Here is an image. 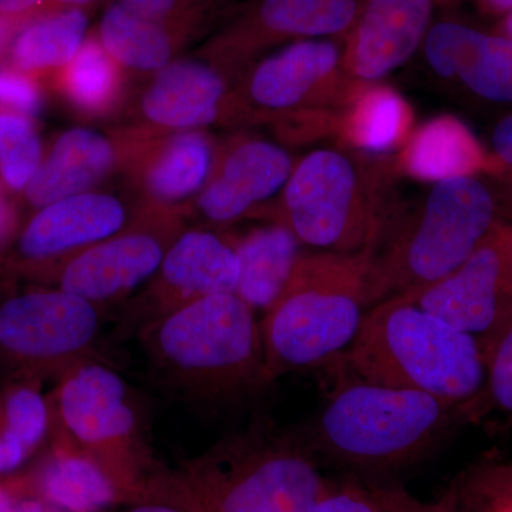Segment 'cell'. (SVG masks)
I'll return each mask as SVG.
<instances>
[{"instance_id": "cell-17", "label": "cell", "mask_w": 512, "mask_h": 512, "mask_svg": "<svg viewBox=\"0 0 512 512\" xmlns=\"http://www.w3.org/2000/svg\"><path fill=\"white\" fill-rule=\"evenodd\" d=\"M359 0H259L224 37L222 46L251 49L282 40L345 35L355 23Z\"/></svg>"}, {"instance_id": "cell-43", "label": "cell", "mask_w": 512, "mask_h": 512, "mask_svg": "<svg viewBox=\"0 0 512 512\" xmlns=\"http://www.w3.org/2000/svg\"><path fill=\"white\" fill-rule=\"evenodd\" d=\"M25 23L28 22H20L0 13V57L10 50L13 40Z\"/></svg>"}, {"instance_id": "cell-16", "label": "cell", "mask_w": 512, "mask_h": 512, "mask_svg": "<svg viewBox=\"0 0 512 512\" xmlns=\"http://www.w3.org/2000/svg\"><path fill=\"white\" fill-rule=\"evenodd\" d=\"M293 170L284 148L264 140L238 144L222 160L198 198L205 218L218 224L238 220L258 202L285 187Z\"/></svg>"}, {"instance_id": "cell-47", "label": "cell", "mask_w": 512, "mask_h": 512, "mask_svg": "<svg viewBox=\"0 0 512 512\" xmlns=\"http://www.w3.org/2000/svg\"><path fill=\"white\" fill-rule=\"evenodd\" d=\"M13 504H15V501H13L12 495H10L9 491L0 488V512L8 511Z\"/></svg>"}, {"instance_id": "cell-8", "label": "cell", "mask_w": 512, "mask_h": 512, "mask_svg": "<svg viewBox=\"0 0 512 512\" xmlns=\"http://www.w3.org/2000/svg\"><path fill=\"white\" fill-rule=\"evenodd\" d=\"M284 204L282 224L319 252L375 251L384 229L365 170L342 151L322 148L302 158L285 185Z\"/></svg>"}, {"instance_id": "cell-27", "label": "cell", "mask_w": 512, "mask_h": 512, "mask_svg": "<svg viewBox=\"0 0 512 512\" xmlns=\"http://www.w3.org/2000/svg\"><path fill=\"white\" fill-rule=\"evenodd\" d=\"M412 121L409 104L390 87H372L353 101L346 137L367 153H386L399 146Z\"/></svg>"}, {"instance_id": "cell-26", "label": "cell", "mask_w": 512, "mask_h": 512, "mask_svg": "<svg viewBox=\"0 0 512 512\" xmlns=\"http://www.w3.org/2000/svg\"><path fill=\"white\" fill-rule=\"evenodd\" d=\"M211 146L198 131L171 138L147 171V190L160 202H178L200 190L211 170Z\"/></svg>"}, {"instance_id": "cell-40", "label": "cell", "mask_w": 512, "mask_h": 512, "mask_svg": "<svg viewBox=\"0 0 512 512\" xmlns=\"http://www.w3.org/2000/svg\"><path fill=\"white\" fill-rule=\"evenodd\" d=\"M18 227V215L15 208L0 198V249L8 244L10 238L15 234Z\"/></svg>"}, {"instance_id": "cell-37", "label": "cell", "mask_w": 512, "mask_h": 512, "mask_svg": "<svg viewBox=\"0 0 512 512\" xmlns=\"http://www.w3.org/2000/svg\"><path fill=\"white\" fill-rule=\"evenodd\" d=\"M491 154L498 163L497 177L512 190V114L498 121L491 137ZM512 212V195L504 202L501 214Z\"/></svg>"}, {"instance_id": "cell-15", "label": "cell", "mask_w": 512, "mask_h": 512, "mask_svg": "<svg viewBox=\"0 0 512 512\" xmlns=\"http://www.w3.org/2000/svg\"><path fill=\"white\" fill-rule=\"evenodd\" d=\"M126 210L106 194L73 195L40 208L20 234L18 254L29 264L64 261L83 249L117 234Z\"/></svg>"}, {"instance_id": "cell-31", "label": "cell", "mask_w": 512, "mask_h": 512, "mask_svg": "<svg viewBox=\"0 0 512 512\" xmlns=\"http://www.w3.org/2000/svg\"><path fill=\"white\" fill-rule=\"evenodd\" d=\"M50 421V406L33 384L13 387L0 407V429L15 436L29 453L45 439Z\"/></svg>"}, {"instance_id": "cell-18", "label": "cell", "mask_w": 512, "mask_h": 512, "mask_svg": "<svg viewBox=\"0 0 512 512\" xmlns=\"http://www.w3.org/2000/svg\"><path fill=\"white\" fill-rule=\"evenodd\" d=\"M343 52L328 39L298 40L266 57L249 79L252 101L265 110L295 109L338 76Z\"/></svg>"}, {"instance_id": "cell-14", "label": "cell", "mask_w": 512, "mask_h": 512, "mask_svg": "<svg viewBox=\"0 0 512 512\" xmlns=\"http://www.w3.org/2000/svg\"><path fill=\"white\" fill-rule=\"evenodd\" d=\"M424 55L440 77L477 99L512 104V40L458 20L431 26Z\"/></svg>"}, {"instance_id": "cell-39", "label": "cell", "mask_w": 512, "mask_h": 512, "mask_svg": "<svg viewBox=\"0 0 512 512\" xmlns=\"http://www.w3.org/2000/svg\"><path fill=\"white\" fill-rule=\"evenodd\" d=\"M43 6L52 8L50 0H0V13L20 22H29L46 13L43 12Z\"/></svg>"}, {"instance_id": "cell-36", "label": "cell", "mask_w": 512, "mask_h": 512, "mask_svg": "<svg viewBox=\"0 0 512 512\" xmlns=\"http://www.w3.org/2000/svg\"><path fill=\"white\" fill-rule=\"evenodd\" d=\"M375 491L384 512H456L447 491L434 503L417 500L400 487L375 488Z\"/></svg>"}, {"instance_id": "cell-41", "label": "cell", "mask_w": 512, "mask_h": 512, "mask_svg": "<svg viewBox=\"0 0 512 512\" xmlns=\"http://www.w3.org/2000/svg\"><path fill=\"white\" fill-rule=\"evenodd\" d=\"M481 15L501 20L512 13V0H468Z\"/></svg>"}, {"instance_id": "cell-29", "label": "cell", "mask_w": 512, "mask_h": 512, "mask_svg": "<svg viewBox=\"0 0 512 512\" xmlns=\"http://www.w3.org/2000/svg\"><path fill=\"white\" fill-rule=\"evenodd\" d=\"M64 90L87 113H100L111 106L119 90V72L117 63L99 39H86L79 53L67 64Z\"/></svg>"}, {"instance_id": "cell-6", "label": "cell", "mask_w": 512, "mask_h": 512, "mask_svg": "<svg viewBox=\"0 0 512 512\" xmlns=\"http://www.w3.org/2000/svg\"><path fill=\"white\" fill-rule=\"evenodd\" d=\"M501 218L497 192L480 177L434 183L412 220L373 262L372 303L424 288L456 271Z\"/></svg>"}, {"instance_id": "cell-24", "label": "cell", "mask_w": 512, "mask_h": 512, "mask_svg": "<svg viewBox=\"0 0 512 512\" xmlns=\"http://www.w3.org/2000/svg\"><path fill=\"white\" fill-rule=\"evenodd\" d=\"M89 18L83 9L49 10L22 26L10 46L13 66L33 74L72 62L86 42Z\"/></svg>"}, {"instance_id": "cell-46", "label": "cell", "mask_w": 512, "mask_h": 512, "mask_svg": "<svg viewBox=\"0 0 512 512\" xmlns=\"http://www.w3.org/2000/svg\"><path fill=\"white\" fill-rule=\"evenodd\" d=\"M494 30L495 32L500 33V35L508 37V39L512 40V13L511 15L505 16V18L498 20Z\"/></svg>"}, {"instance_id": "cell-11", "label": "cell", "mask_w": 512, "mask_h": 512, "mask_svg": "<svg viewBox=\"0 0 512 512\" xmlns=\"http://www.w3.org/2000/svg\"><path fill=\"white\" fill-rule=\"evenodd\" d=\"M153 284L131 302L119 332H136L185 305L221 293H235L239 266L231 242L208 231H190L174 239Z\"/></svg>"}, {"instance_id": "cell-23", "label": "cell", "mask_w": 512, "mask_h": 512, "mask_svg": "<svg viewBox=\"0 0 512 512\" xmlns=\"http://www.w3.org/2000/svg\"><path fill=\"white\" fill-rule=\"evenodd\" d=\"M39 477L43 497L66 512H104L127 504L117 484L92 457L57 439Z\"/></svg>"}, {"instance_id": "cell-28", "label": "cell", "mask_w": 512, "mask_h": 512, "mask_svg": "<svg viewBox=\"0 0 512 512\" xmlns=\"http://www.w3.org/2000/svg\"><path fill=\"white\" fill-rule=\"evenodd\" d=\"M456 512H512V461L501 454L478 458L447 490Z\"/></svg>"}, {"instance_id": "cell-35", "label": "cell", "mask_w": 512, "mask_h": 512, "mask_svg": "<svg viewBox=\"0 0 512 512\" xmlns=\"http://www.w3.org/2000/svg\"><path fill=\"white\" fill-rule=\"evenodd\" d=\"M195 2L197 0H117L133 15L180 30L190 23Z\"/></svg>"}, {"instance_id": "cell-32", "label": "cell", "mask_w": 512, "mask_h": 512, "mask_svg": "<svg viewBox=\"0 0 512 512\" xmlns=\"http://www.w3.org/2000/svg\"><path fill=\"white\" fill-rule=\"evenodd\" d=\"M487 379L481 402L512 420V318L483 346Z\"/></svg>"}, {"instance_id": "cell-38", "label": "cell", "mask_w": 512, "mask_h": 512, "mask_svg": "<svg viewBox=\"0 0 512 512\" xmlns=\"http://www.w3.org/2000/svg\"><path fill=\"white\" fill-rule=\"evenodd\" d=\"M29 450L15 436L0 429V474L16 470L29 457Z\"/></svg>"}, {"instance_id": "cell-45", "label": "cell", "mask_w": 512, "mask_h": 512, "mask_svg": "<svg viewBox=\"0 0 512 512\" xmlns=\"http://www.w3.org/2000/svg\"><path fill=\"white\" fill-rule=\"evenodd\" d=\"M94 2H96V0H50V5H52V8L56 6V9H83L86 8V6L92 5Z\"/></svg>"}, {"instance_id": "cell-4", "label": "cell", "mask_w": 512, "mask_h": 512, "mask_svg": "<svg viewBox=\"0 0 512 512\" xmlns=\"http://www.w3.org/2000/svg\"><path fill=\"white\" fill-rule=\"evenodd\" d=\"M375 251L302 255L261 323L268 383L332 362L346 352L373 305Z\"/></svg>"}, {"instance_id": "cell-19", "label": "cell", "mask_w": 512, "mask_h": 512, "mask_svg": "<svg viewBox=\"0 0 512 512\" xmlns=\"http://www.w3.org/2000/svg\"><path fill=\"white\" fill-rule=\"evenodd\" d=\"M225 92L224 79L214 67L198 60H175L158 70L141 109L156 126L194 130L217 120Z\"/></svg>"}, {"instance_id": "cell-20", "label": "cell", "mask_w": 512, "mask_h": 512, "mask_svg": "<svg viewBox=\"0 0 512 512\" xmlns=\"http://www.w3.org/2000/svg\"><path fill=\"white\" fill-rule=\"evenodd\" d=\"M116 151L106 137L87 128H72L57 138L25 190L33 207L84 194L106 177Z\"/></svg>"}, {"instance_id": "cell-10", "label": "cell", "mask_w": 512, "mask_h": 512, "mask_svg": "<svg viewBox=\"0 0 512 512\" xmlns=\"http://www.w3.org/2000/svg\"><path fill=\"white\" fill-rule=\"evenodd\" d=\"M400 295L484 346L512 318L511 266L491 229L456 271Z\"/></svg>"}, {"instance_id": "cell-5", "label": "cell", "mask_w": 512, "mask_h": 512, "mask_svg": "<svg viewBox=\"0 0 512 512\" xmlns=\"http://www.w3.org/2000/svg\"><path fill=\"white\" fill-rule=\"evenodd\" d=\"M456 410L430 394L355 375L330 394L306 443L343 466L389 471L430 453Z\"/></svg>"}, {"instance_id": "cell-22", "label": "cell", "mask_w": 512, "mask_h": 512, "mask_svg": "<svg viewBox=\"0 0 512 512\" xmlns=\"http://www.w3.org/2000/svg\"><path fill=\"white\" fill-rule=\"evenodd\" d=\"M299 241L285 224L248 232L232 244L237 254V295L254 311H268L291 281L301 259Z\"/></svg>"}, {"instance_id": "cell-1", "label": "cell", "mask_w": 512, "mask_h": 512, "mask_svg": "<svg viewBox=\"0 0 512 512\" xmlns=\"http://www.w3.org/2000/svg\"><path fill=\"white\" fill-rule=\"evenodd\" d=\"M302 437L268 427L229 434L174 470H156L140 498L185 512H301L335 487Z\"/></svg>"}, {"instance_id": "cell-12", "label": "cell", "mask_w": 512, "mask_h": 512, "mask_svg": "<svg viewBox=\"0 0 512 512\" xmlns=\"http://www.w3.org/2000/svg\"><path fill=\"white\" fill-rule=\"evenodd\" d=\"M171 225L117 232L77 252L59 269V288L101 306L123 301L160 269L174 242Z\"/></svg>"}, {"instance_id": "cell-7", "label": "cell", "mask_w": 512, "mask_h": 512, "mask_svg": "<svg viewBox=\"0 0 512 512\" xmlns=\"http://www.w3.org/2000/svg\"><path fill=\"white\" fill-rule=\"evenodd\" d=\"M50 416L62 439L92 457L126 498H140L154 473L144 439L143 419L133 390L110 366L94 357L60 375Z\"/></svg>"}, {"instance_id": "cell-44", "label": "cell", "mask_w": 512, "mask_h": 512, "mask_svg": "<svg viewBox=\"0 0 512 512\" xmlns=\"http://www.w3.org/2000/svg\"><path fill=\"white\" fill-rule=\"evenodd\" d=\"M493 232L503 248L505 256H507L508 264L511 266L512 271V224L505 221H498L494 225Z\"/></svg>"}, {"instance_id": "cell-42", "label": "cell", "mask_w": 512, "mask_h": 512, "mask_svg": "<svg viewBox=\"0 0 512 512\" xmlns=\"http://www.w3.org/2000/svg\"><path fill=\"white\" fill-rule=\"evenodd\" d=\"M116 512H185L181 508L175 507L165 501L154 500V498H143V500L133 501V503L124 504L123 510Z\"/></svg>"}, {"instance_id": "cell-33", "label": "cell", "mask_w": 512, "mask_h": 512, "mask_svg": "<svg viewBox=\"0 0 512 512\" xmlns=\"http://www.w3.org/2000/svg\"><path fill=\"white\" fill-rule=\"evenodd\" d=\"M42 109V90L32 74L16 67H0V111L33 117Z\"/></svg>"}, {"instance_id": "cell-2", "label": "cell", "mask_w": 512, "mask_h": 512, "mask_svg": "<svg viewBox=\"0 0 512 512\" xmlns=\"http://www.w3.org/2000/svg\"><path fill=\"white\" fill-rule=\"evenodd\" d=\"M137 336L154 373L187 399H235L269 384L261 323L237 293L198 299Z\"/></svg>"}, {"instance_id": "cell-25", "label": "cell", "mask_w": 512, "mask_h": 512, "mask_svg": "<svg viewBox=\"0 0 512 512\" xmlns=\"http://www.w3.org/2000/svg\"><path fill=\"white\" fill-rule=\"evenodd\" d=\"M181 32L133 15L116 2L101 18L99 40L117 64L141 72H158L170 63Z\"/></svg>"}, {"instance_id": "cell-3", "label": "cell", "mask_w": 512, "mask_h": 512, "mask_svg": "<svg viewBox=\"0 0 512 512\" xmlns=\"http://www.w3.org/2000/svg\"><path fill=\"white\" fill-rule=\"evenodd\" d=\"M346 353L360 379L430 394L457 409L476 407L484 392L481 343L403 295L367 311Z\"/></svg>"}, {"instance_id": "cell-21", "label": "cell", "mask_w": 512, "mask_h": 512, "mask_svg": "<svg viewBox=\"0 0 512 512\" xmlns=\"http://www.w3.org/2000/svg\"><path fill=\"white\" fill-rule=\"evenodd\" d=\"M403 165L412 177L433 183L498 173L491 151L454 116L437 117L419 128L404 150Z\"/></svg>"}, {"instance_id": "cell-34", "label": "cell", "mask_w": 512, "mask_h": 512, "mask_svg": "<svg viewBox=\"0 0 512 512\" xmlns=\"http://www.w3.org/2000/svg\"><path fill=\"white\" fill-rule=\"evenodd\" d=\"M301 512H384V508L375 488L365 490L353 484H336Z\"/></svg>"}, {"instance_id": "cell-48", "label": "cell", "mask_w": 512, "mask_h": 512, "mask_svg": "<svg viewBox=\"0 0 512 512\" xmlns=\"http://www.w3.org/2000/svg\"><path fill=\"white\" fill-rule=\"evenodd\" d=\"M47 512H66V511L59 510V508H57V510H47Z\"/></svg>"}, {"instance_id": "cell-30", "label": "cell", "mask_w": 512, "mask_h": 512, "mask_svg": "<svg viewBox=\"0 0 512 512\" xmlns=\"http://www.w3.org/2000/svg\"><path fill=\"white\" fill-rule=\"evenodd\" d=\"M42 160V141L30 117L0 111V177L6 187L25 191Z\"/></svg>"}, {"instance_id": "cell-9", "label": "cell", "mask_w": 512, "mask_h": 512, "mask_svg": "<svg viewBox=\"0 0 512 512\" xmlns=\"http://www.w3.org/2000/svg\"><path fill=\"white\" fill-rule=\"evenodd\" d=\"M100 306L63 291H33L0 305V350L13 362L59 376L92 356Z\"/></svg>"}, {"instance_id": "cell-13", "label": "cell", "mask_w": 512, "mask_h": 512, "mask_svg": "<svg viewBox=\"0 0 512 512\" xmlns=\"http://www.w3.org/2000/svg\"><path fill=\"white\" fill-rule=\"evenodd\" d=\"M434 0H363L343 50V67L376 82L406 63L423 45Z\"/></svg>"}]
</instances>
